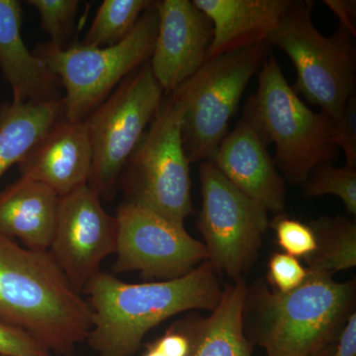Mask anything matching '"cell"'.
<instances>
[{
  "label": "cell",
  "instance_id": "cell-9",
  "mask_svg": "<svg viewBox=\"0 0 356 356\" xmlns=\"http://www.w3.org/2000/svg\"><path fill=\"white\" fill-rule=\"evenodd\" d=\"M149 62L129 74L88 121L92 165L88 185L112 198L124 168L163 102Z\"/></svg>",
  "mask_w": 356,
  "mask_h": 356
},
{
  "label": "cell",
  "instance_id": "cell-13",
  "mask_svg": "<svg viewBox=\"0 0 356 356\" xmlns=\"http://www.w3.org/2000/svg\"><path fill=\"white\" fill-rule=\"evenodd\" d=\"M159 30L149 65L163 92L170 95L206 63L211 21L189 0L156 1Z\"/></svg>",
  "mask_w": 356,
  "mask_h": 356
},
{
  "label": "cell",
  "instance_id": "cell-28",
  "mask_svg": "<svg viewBox=\"0 0 356 356\" xmlns=\"http://www.w3.org/2000/svg\"><path fill=\"white\" fill-rule=\"evenodd\" d=\"M0 356H56L34 337L0 318Z\"/></svg>",
  "mask_w": 356,
  "mask_h": 356
},
{
  "label": "cell",
  "instance_id": "cell-20",
  "mask_svg": "<svg viewBox=\"0 0 356 356\" xmlns=\"http://www.w3.org/2000/svg\"><path fill=\"white\" fill-rule=\"evenodd\" d=\"M247 290L242 278L222 290L210 317L201 321L191 356H252L243 321Z\"/></svg>",
  "mask_w": 356,
  "mask_h": 356
},
{
  "label": "cell",
  "instance_id": "cell-17",
  "mask_svg": "<svg viewBox=\"0 0 356 356\" xmlns=\"http://www.w3.org/2000/svg\"><path fill=\"white\" fill-rule=\"evenodd\" d=\"M21 21L20 2L0 0V69L13 89V102L40 103L62 98L60 79L23 41Z\"/></svg>",
  "mask_w": 356,
  "mask_h": 356
},
{
  "label": "cell",
  "instance_id": "cell-15",
  "mask_svg": "<svg viewBox=\"0 0 356 356\" xmlns=\"http://www.w3.org/2000/svg\"><path fill=\"white\" fill-rule=\"evenodd\" d=\"M267 147L243 118L234 131L227 134L211 163L238 191L264 206L267 212L281 214L285 208V180Z\"/></svg>",
  "mask_w": 356,
  "mask_h": 356
},
{
  "label": "cell",
  "instance_id": "cell-2",
  "mask_svg": "<svg viewBox=\"0 0 356 356\" xmlns=\"http://www.w3.org/2000/svg\"><path fill=\"white\" fill-rule=\"evenodd\" d=\"M0 318L31 334L56 356L74 355L91 329L88 302L51 254L1 234Z\"/></svg>",
  "mask_w": 356,
  "mask_h": 356
},
{
  "label": "cell",
  "instance_id": "cell-10",
  "mask_svg": "<svg viewBox=\"0 0 356 356\" xmlns=\"http://www.w3.org/2000/svg\"><path fill=\"white\" fill-rule=\"evenodd\" d=\"M202 206L198 229L207 261L216 273L238 280L257 259L269 227L267 211L229 181L211 161L199 168Z\"/></svg>",
  "mask_w": 356,
  "mask_h": 356
},
{
  "label": "cell",
  "instance_id": "cell-8",
  "mask_svg": "<svg viewBox=\"0 0 356 356\" xmlns=\"http://www.w3.org/2000/svg\"><path fill=\"white\" fill-rule=\"evenodd\" d=\"M269 46L257 44L208 60L177 88L181 96L182 143L189 163L211 161L228 134L252 77L268 57Z\"/></svg>",
  "mask_w": 356,
  "mask_h": 356
},
{
  "label": "cell",
  "instance_id": "cell-11",
  "mask_svg": "<svg viewBox=\"0 0 356 356\" xmlns=\"http://www.w3.org/2000/svg\"><path fill=\"white\" fill-rule=\"evenodd\" d=\"M116 273L138 271L145 280H172L207 261L204 243L192 238L184 224L132 202L117 210Z\"/></svg>",
  "mask_w": 356,
  "mask_h": 356
},
{
  "label": "cell",
  "instance_id": "cell-32",
  "mask_svg": "<svg viewBox=\"0 0 356 356\" xmlns=\"http://www.w3.org/2000/svg\"><path fill=\"white\" fill-rule=\"evenodd\" d=\"M334 344H331V346H327L324 350L318 351V353L311 356H331L332 351H334Z\"/></svg>",
  "mask_w": 356,
  "mask_h": 356
},
{
  "label": "cell",
  "instance_id": "cell-25",
  "mask_svg": "<svg viewBox=\"0 0 356 356\" xmlns=\"http://www.w3.org/2000/svg\"><path fill=\"white\" fill-rule=\"evenodd\" d=\"M202 318L187 317L173 323L158 339L147 343L140 356H191Z\"/></svg>",
  "mask_w": 356,
  "mask_h": 356
},
{
  "label": "cell",
  "instance_id": "cell-4",
  "mask_svg": "<svg viewBox=\"0 0 356 356\" xmlns=\"http://www.w3.org/2000/svg\"><path fill=\"white\" fill-rule=\"evenodd\" d=\"M243 118L266 146L275 145L276 168L293 184L303 185L312 170L339 158L334 121L307 107L288 84L274 55L261 65L259 86L245 103Z\"/></svg>",
  "mask_w": 356,
  "mask_h": 356
},
{
  "label": "cell",
  "instance_id": "cell-23",
  "mask_svg": "<svg viewBox=\"0 0 356 356\" xmlns=\"http://www.w3.org/2000/svg\"><path fill=\"white\" fill-rule=\"evenodd\" d=\"M304 193L309 197L337 196L350 215L356 214V168H336L324 163L312 170L303 184Z\"/></svg>",
  "mask_w": 356,
  "mask_h": 356
},
{
  "label": "cell",
  "instance_id": "cell-24",
  "mask_svg": "<svg viewBox=\"0 0 356 356\" xmlns=\"http://www.w3.org/2000/svg\"><path fill=\"white\" fill-rule=\"evenodd\" d=\"M27 3L38 11L42 29L51 37V43L65 48L74 31L79 1L28 0Z\"/></svg>",
  "mask_w": 356,
  "mask_h": 356
},
{
  "label": "cell",
  "instance_id": "cell-21",
  "mask_svg": "<svg viewBox=\"0 0 356 356\" xmlns=\"http://www.w3.org/2000/svg\"><path fill=\"white\" fill-rule=\"evenodd\" d=\"M317 250L306 259L307 269L332 276L356 266V225L343 217H322L310 222Z\"/></svg>",
  "mask_w": 356,
  "mask_h": 356
},
{
  "label": "cell",
  "instance_id": "cell-6",
  "mask_svg": "<svg viewBox=\"0 0 356 356\" xmlns=\"http://www.w3.org/2000/svg\"><path fill=\"white\" fill-rule=\"evenodd\" d=\"M313 6L293 1L267 44L284 51L294 65L293 90L336 122L355 95V37L341 25L331 37L321 34L312 21Z\"/></svg>",
  "mask_w": 356,
  "mask_h": 356
},
{
  "label": "cell",
  "instance_id": "cell-27",
  "mask_svg": "<svg viewBox=\"0 0 356 356\" xmlns=\"http://www.w3.org/2000/svg\"><path fill=\"white\" fill-rule=\"evenodd\" d=\"M308 276V269L299 259L285 252L271 255L267 269V281L276 292L288 293L299 287Z\"/></svg>",
  "mask_w": 356,
  "mask_h": 356
},
{
  "label": "cell",
  "instance_id": "cell-26",
  "mask_svg": "<svg viewBox=\"0 0 356 356\" xmlns=\"http://www.w3.org/2000/svg\"><path fill=\"white\" fill-rule=\"evenodd\" d=\"M269 226L275 232L278 245L285 254L307 259L317 250V238L310 225L281 213Z\"/></svg>",
  "mask_w": 356,
  "mask_h": 356
},
{
  "label": "cell",
  "instance_id": "cell-30",
  "mask_svg": "<svg viewBox=\"0 0 356 356\" xmlns=\"http://www.w3.org/2000/svg\"><path fill=\"white\" fill-rule=\"evenodd\" d=\"M337 346L331 356H356V314L353 312L346 320L337 339Z\"/></svg>",
  "mask_w": 356,
  "mask_h": 356
},
{
  "label": "cell",
  "instance_id": "cell-31",
  "mask_svg": "<svg viewBox=\"0 0 356 356\" xmlns=\"http://www.w3.org/2000/svg\"><path fill=\"white\" fill-rule=\"evenodd\" d=\"M325 6L330 7L332 13L339 19V25L351 33L355 37L356 29V2L355 0H325Z\"/></svg>",
  "mask_w": 356,
  "mask_h": 356
},
{
  "label": "cell",
  "instance_id": "cell-12",
  "mask_svg": "<svg viewBox=\"0 0 356 356\" xmlns=\"http://www.w3.org/2000/svg\"><path fill=\"white\" fill-rule=\"evenodd\" d=\"M116 217L103 208L88 185L60 197L55 234L48 252L74 291L81 294L100 266L116 254Z\"/></svg>",
  "mask_w": 356,
  "mask_h": 356
},
{
  "label": "cell",
  "instance_id": "cell-14",
  "mask_svg": "<svg viewBox=\"0 0 356 356\" xmlns=\"http://www.w3.org/2000/svg\"><path fill=\"white\" fill-rule=\"evenodd\" d=\"M91 165L88 121L64 117L18 163L21 177L48 185L60 197L88 185Z\"/></svg>",
  "mask_w": 356,
  "mask_h": 356
},
{
  "label": "cell",
  "instance_id": "cell-29",
  "mask_svg": "<svg viewBox=\"0 0 356 356\" xmlns=\"http://www.w3.org/2000/svg\"><path fill=\"white\" fill-rule=\"evenodd\" d=\"M334 143L346 158V168H356V97L353 96L344 107L339 120L334 122Z\"/></svg>",
  "mask_w": 356,
  "mask_h": 356
},
{
  "label": "cell",
  "instance_id": "cell-18",
  "mask_svg": "<svg viewBox=\"0 0 356 356\" xmlns=\"http://www.w3.org/2000/svg\"><path fill=\"white\" fill-rule=\"evenodd\" d=\"M60 200L48 185L20 177L0 193V234L29 250L48 252Z\"/></svg>",
  "mask_w": 356,
  "mask_h": 356
},
{
  "label": "cell",
  "instance_id": "cell-16",
  "mask_svg": "<svg viewBox=\"0 0 356 356\" xmlns=\"http://www.w3.org/2000/svg\"><path fill=\"white\" fill-rule=\"evenodd\" d=\"M213 26L206 62L267 40L291 6L292 0H194Z\"/></svg>",
  "mask_w": 356,
  "mask_h": 356
},
{
  "label": "cell",
  "instance_id": "cell-19",
  "mask_svg": "<svg viewBox=\"0 0 356 356\" xmlns=\"http://www.w3.org/2000/svg\"><path fill=\"white\" fill-rule=\"evenodd\" d=\"M63 117V97L40 103L13 102L0 106V179Z\"/></svg>",
  "mask_w": 356,
  "mask_h": 356
},
{
  "label": "cell",
  "instance_id": "cell-7",
  "mask_svg": "<svg viewBox=\"0 0 356 356\" xmlns=\"http://www.w3.org/2000/svg\"><path fill=\"white\" fill-rule=\"evenodd\" d=\"M166 96L124 168V184L127 202L184 224L193 208L182 143L184 104L177 89Z\"/></svg>",
  "mask_w": 356,
  "mask_h": 356
},
{
  "label": "cell",
  "instance_id": "cell-5",
  "mask_svg": "<svg viewBox=\"0 0 356 356\" xmlns=\"http://www.w3.org/2000/svg\"><path fill=\"white\" fill-rule=\"evenodd\" d=\"M159 30L156 2L125 39L105 48L74 42L65 48L40 44L34 54L64 86V118L86 120L129 76L149 62Z\"/></svg>",
  "mask_w": 356,
  "mask_h": 356
},
{
  "label": "cell",
  "instance_id": "cell-1",
  "mask_svg": "<svg viewBox=\"0 0 356 356\" xmlns=\"http://www.w3.org/2000/svg\"><path fill=\"white\" fill-rule=\"evenodd\" d=\"M91 310L88 346L98 356H133L147 332L191 310L212 312L222 290L208 261L172 280L127 283L112 274L95 276L83 290Z\"/></svg>",
  "mask_w": 356,
  "mask_h": 356
},
{
  "label": "cell",
  "instance_id": "cell-22",
  "mask_svg": "<svg viewBox=\"0 0 356 356\" xmlns=\"http://www.w3.org/2000/svg\"><path fill=\"white\" fill-rule=\"evenodd\" d=\"M154 2L151 0H104L81 43L95 48L120 43Z\"/></svg>",
  "mask_w": 356,
  "mask_h": 356
},
{
  "label": "cell",
  "instance_id": "cell-3",
  "mask_svg": "<svg viewBox=\"0 0 356 356\" xmlns=\"http://www.w3.org/2000/svg\"><path fill=\"white\" fill-rule=\"evenodd\" d=\"M355 300V282H337L325 273L308 271L288 293L257 282L247 290L243 321L250 331L245 334L267 356H311L337 341Z\"/></svg>",
  "mask_w": 356,
  "mask_h": 356
}]
</instances>
